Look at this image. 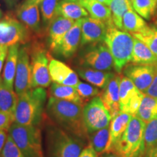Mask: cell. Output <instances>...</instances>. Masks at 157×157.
<instances>
[{
  "mask_svg": "<svg viewBox=\"0 0 157 157\" xmlns=\"http://www.w3.org/2000/svg\"><path fill=\"white\" fill-rule=\"evenodd\" d=\"M3 17V14H2V12L1 10H0V18H2V17Z\"/></svg>",
  "mask_w": 157,
  "mask_h": 157,
  "instance_id": "obj_50",
  "label": "cell"
},
{
  "mask_svg": "<svg viewBox=\"0 0 157 157\" xmlns=\"http://www.w3.org/2000/svg\"><path fill=\"white\" fill-rule=\"evenodd\" d=\"M51 80L54 83L75 87L79 82L78 74L64 63L51 59L49 63Z\"/></svg>",
  "mask_w": 157,
  "mask_h": 157,
  "instance_id": "obj_16",
  "label": "cell"
},
{
  "mask_svg": "<svg viewBox=\"0 0 157 157\" xmlns=\"http://www.w3.org/2000/svg\"><path fill=\"white\" fill-rule=\"evenodd\" d=\"M8 49H9V48H7V47L5 46L3 49L2 52L1 56H0V76H1L2 70L4 63H5L6 58H7V52H8Z\"/></svg>",
  "mask_w": 157,
  "mask_h": 157,
  "instance_id": "obj_42",
  "label": "cell"
},
{
  "mask_svg": "<svg viewBox=\"0 0 157 157\" xmlns=\"http://www.w3.org/2000/svg\"><path fill=\"white\" fill-rule=\"evenodd\" d=\"M15 122V116L13 113L0 111V130L8 132L10 127Z\"/></svg>",
  "mask_w": 157,
  "mask_h": 157,
  "instance_id": "obj_38",
  "label": "cell"
},
{
  "mask_svg": "<svg viewBox=\"0 0 157 157\" xmlns=\"http://www.w3.org/2000/svg\"><path fill=\"white\" fill-rule=\"evenodd\" d=\"M7 132H8L6 130H0V153L2 151L7 141V137H8Z\"/></svg>",
  "mask_w": 157,
  "mask_h": 157,
  "instance_id": "obj_41",
  "label": "cell"
},
{
  "mask_svg": "<svg viewBox=\"0 0 157 157\" xmlns=\"http://www.w3.org/2000/svg\"><path fill=\"white\" fill-rule=\"evenodd\" d=\"M81 5L90 13L91 17L103 21L108 26L113 24L111 9L105 4L98 0H83Z\"/></svg>",
  "mask_w": 157,
  "mask_h": 157,
  "instance_id": "obj_23",
  "label": "cell"
},
{
  "mask_svg": "<svg viewBox=\"0 0 157 157\" xmlns=\"http://www.w3.org/2000/svg\"><path fill=\"white\" fill-rule=\"evenodd\" d=\"M157 5L156 0H133L134 10L143 18L150 20L154 15Z\"/></svg>",
  "mask_w": 157,
  "mask_h": 157,
  "instance_id": "obj_35",
  "label": "cell"
},
{
  "mask_svg": "<svg viewBox=\"0 0 157 157\" xmlns=\"http://www.w3.org/2000/svg\"><path fill=\"white\" fill-rule=\"evenodd\" d=\"M46 157H78L84 148L82 139L60 127H48L45 136Z\"/></svg>",
  "mask_w": 157,
  "mask_h": 157,
  "instance_id": "obj_3",
  "label": "cell"
},
{
  "mask_svg": "<svg viewBox=\"0 0 157 157\" xmlns=\"http://www.w3.org/2000/svg\"><path fill=\"white\" fill-rule=\"evenodd\" d=\"M31 68L32 88H46L50 85L51 77L49 71L48 52L41 44H36L29 48Z\"/></svg>",
  "mask_w": 157,
  "mask_h": 157,
  "instance_id": "obj_8",
  "label": "cell"
},
{
  "mask_svg": "<svg viewBox=\"0 0 157 157\" xmlns=\"http://www.w3.org/2000/svg\"><path fill=\"white\" fill-rule=\"evenodd\" d=\"M42 0H25L24 2L27 4H35V5H39Z\"/></svg>",
  "mask_w": 157,
  "mask_h": 157,
  "instance_id": "obj_43",
  "label": "cell"
},
{
  "mask_svg": "<svg viewBox=\"0 0 157 157\" xmlns=\"http://www.w3.org/2000/svg\"><path fill=\"white\" fill-rule=\"evenodd\" d=\"M112 15L113 24L117 29L122 30V20L124 15L132 7L126 0H112L109 5Z\"/></svg>",
  "mask_w": 157,
  "mask_h": 157,
  "instance_id": "obj_33",
  "label": "cell"
},
{
  "mask_svg": "<svg viewBox=\"0 0 157 157\" xmlns=\"http://www.w3.org/2000/svg\"><path fill=\"white\" fill-rule=\"evenodd\" d=\"M84 105L50 96L46 105L49 117L60 128L84 140L86 135L83 121Z\"/></svg>",
  "mask_w": 157,
  "mask_h": 157,
  "instance_id": "obj_1",
  "label": "cell"
},
{
  "mask_svg": "<svg viewBox=\"0 0 157 157\" xmlns=\"http://www.w3.org/2000/svg\"><path fill=\"white\" fill-rule=\"evenodd\" d=\"M146 125V123L138 117H133L113 152L121 157H143Z\"/></svg>",
  "mask_w": 157,
  "mask_h": 157,
  "instance_id": "obj_6",
  "label": "cell"
},
{
  "mask_svg": "<svg viewBox=\"0 0 157 157\" xmlns=\"http://www.w3.org/2000/svg\"><path fill=\"white\" fill-rule=\"evenodd\" d=\"M133 117L127 113L120 112L112 119L110 123V137L105 153L113 152L121 136L128 127Z\"/></svg>",
  "mask_w": 157,
  "mask_h": 157,
  "instance_id": "obj_18",
  "label": "cell"
},
{
  "mask_svg": "<svg viewBox=\"0 0 157 157\" xmlns=\"http://www.w3.org/2000/svg\"><path fill=\"white\" fill-rule=\"evenodd\" d=\"M84 67L99 71H111L113 68V60L109 49L105 43L93 44L86 50L82 58Z\"/></svg>",
  "mask_w": 157,
  "mask_h": 157,
  "instance_id": "obj_11",
  "label": "cell"
},
{
  "mask_svg": "<svg viewBox=\"0 0 157 157\" xmlns=\"http://www.w3.org/2000/svg\"><path fill=\"white\" fill-rule=\"evenodd\" d=\"M132 35L133 37L144 43L157 57V27L146 25L140 31Z\"/></svg>",
  "mask_w": 157,
  "mask_h": 157,
  "instance_id": "obj_30",
  "label": "cell"
},
{
  "mask_svg": "<svg viewBox=\"0 0 157 157\" xmlns=\"http://www.w3.org/2000/svg\"><path fill=\"white\" fill-rule=\"evenodd\" d=\"M74 88L84 103L87 101H90V99L100 95L101 94L100 90L95 86L80 81Z\"/></svg>",
  "mask_w": 157,
  "mask_h": 157,
  "instance_id": "obj_36",
  "label": "cell"
},
{
  "mask_svg": "<svg viewBox=\"0 0 157 157\" xmlns=\"http://www.w3.org/2000/svg\"><path fill=\"white\" fill-rule=\"evenodd\" d=\"M146 157H157V151L154 153H152V154L147 155Z\"/></svg>",
  "mask_w": 157,
  "mask_h": 157,
  "instance_id": "obj_47",
  "label": "cell"
},
{
  "mask_svg": "<svg viewBox=\"0 0 157 157\" xmlns=\"http://www.w3.org/2000/svg\"><path fill=\"white\" fill-rule=\"evenodd\" d=\"M78 21L81 25L82 45L98 44L105 40L108 29L106 23L88 17L79 19Z\"/></svg>",
  "mask_w": 157,
  "mask_h": 157,
  "instance_id": "obj_14",
  "label": "cell"
},
{
  "mask_svg": "<svg viewBox=\"0 0 157 157\" xmlns=\"http://www.w3.org/2000/svg\"><path fill=\"white\" fill-rule=\"evenodd\" d=\"M20 46V44H16L9 48L2 76L1 77L5 86L11 90H14L15 76L16 73Z\"/></svg>",
  "mask_w": 157,
  "mask_h": 157,
  "instance_id": "obj_22",
  "label": "cell"
},
{
  "mask_svg": "<svg viewBox=\"0 0 157 157\" xmlns=\"http://www.w3.org/2000/svg\"><path fill=\"white\" fill-rule=\"evenodd\" d=\"M18 95L14 90L10 89L3 83L0 78V111L15 113Z\"/></svg>",
  "mask_w": 157,
  "mask_h": 157,
  "instance_id": "obj_26",
  "label": "cell"
},
{
  "mask_svg": "<svg viewBox=\"0 0 157 157\" xmlns=\"http://www.w3.org/2000/svg\"><path fill=\"white\" fill-rule=\"evenodd\" d=\"M47 92L44 88H32L18 96L15 111V122L21 125L37 126L42 120Z\"/></svg>",
  "mask_w": 157,
  "mask_h": 157,
  "instance_id": "obj_2",
  "label": "cell"
},
{
  "mask_svg": "<svg viewBox=\"0 0 157 157\" xmlns=\"http://www.w3.org/2000/svg\"><path fill=\"white\" fill-rule=\"evenodd\" d=\"M50 93L51 96L58 99L73 102L82 105L85 103L78 95L75 88L73 87L53 83L50 87Z\"/></svg>",
  "mask_w": 157,
  "mask_h": 157,
  "instance_id": "obj_27",
  "label": "cell"
},
{
  "mask_svg": "<svg viewBox=\"0 0 157 157\" xmlns=\"http://www.w3.org/2000/svg\"><path fill=\"white\" fill-rule=\"evenodd\" d=\"M98 1H99L101 3L105 4V5H110V4L112 2V0H98Z\"/></svg>",
  "mask_w": 157,
  "mask_h": 157,
  "instance_id": "obj_46",
  "label": "cell"
},
{
  "mask_svg": "<svg viewBox=\"0 0 157 157\" xmlns=\"http://www.w3.org/2000/svg\"><path fill=\"white\" fill-rule=\"evenodd\" d=\"M147 23L134 10L132 7H129L125 14L124 15L122 20V30L130 34L139 32L146 26Z\"/></svg>",
  "mask_w": 157,
  "mask_h": 157,
  "instance_id": "obj_28",
  "label": "cell"
},
{
  "mask_svg": "<svg viewBox=\"0 0 157 157\" xmlns=\"http://www.w3.org/2000/svg\"><path fill=\"white\" fill-rule=\"evenodd\" d=\"M155 24H156V25L157 26V21H156V22H155Z\"/></svg>",
  "mask_w": 157,
  "mask_h": 157,
  "instance_id": "obj_51",
  "label": "cell"
},
{
  "mask_svg": "<svg viewBox=\"0 0 157 157\" xmlns=\"http://www.w3.org/2000/svg\"><path fill=\"white\" fill-rule=\"evenodd\" d=\"M64 1H68V2H77L81 4V2L83 0H64Z\"/></svg>",
  "mask_w": 157,
  "mask_h": 157,
  "instance_id": "obj_48",
  "label": "cell"
},
{
  "mask_svg": "<svg viewBox=\"0 0 157 157\" xmlns=\"http://www.w3.org/2000/svg\"><path fill=\"white\" fill-rule=\"evenodd\" d=\"M110 137V127L100 129L90 134V146L98 154L105 153Z\"/></svg>",
  "mask_w": 157,
  "mask_h": 157,
  "instance_id": "obj_31",
  "label": "cell"
},
{
  "mask_svg": "<svg viewBox=\"0 0 157 157\" xmlns=\"http://www.w3.org/2000/svg\"><path fill=\"white\" fill-rule=\"evenodd\" d=\"M81 25L78 20L65 35L56 53L60 55L65 58H71L78 50L81 42Z\"/></svg>",
  "mask_w": 157,
  "mask_h": 157,
  "instance_id": "obj_19",
  "label": "cell"
},
{
  "mask_svg": "<svg viewBox=\"0 0 157 157\" xmlns=\"http://www.w3.org/2000/svg\"><path fill=\"white\" fill-rule=\"evenodd\" d=\"M112 117L99 95L92 98L83 107V121L87 134L109 127Z\"/></svg>",
  "mask_w": 157,
  "mask_h": 157,
  "instance_id": "obj_9",
  "label": "cell"
},
{
  "mask_svg": "<svg viewBox=\"0 0 157 157\" xmlns=\"http://www.w3.org/2000/svg\"><path fill=\"white\" fill-rule=\"evenodd\" d=\"M103 157H121L120 156L117 154H112V153H107V154H105V156H103Z\"/></svg>",
  "mask_w": 157,
  "mask_h": 157,
  "instance_id": "obj_45",
  "label": "cell"
},
{
  "mask_svg": "<svg viewBox=\"0 0 157 157\" xmlns=\"http://www.w3.org/2000/svg\"><path fill=\"white\" fill-rule=\"evenodd\" d=\"M8 133L25 157H44L42 132L37 126L14 122Z\"/></svg>",
  "mask_w": 157,
  "mask_h": 157,
  "instance_id": "obj_5",
  "label": "cell"
},
{
  "mask_svg": "<svg viewBox=\"0 0 157 157\" xmlns=\"http://www.w3.org/2000/svg\"><path fill=\"white\" fill-rule=\"evenodd\" d=\"M5 46H2V45H0V56H1L2 52L3 49H4V48H5Z\"/></svg>",
  "mask_w": 157,
  "mask_h": 157,
  "instance_id": "obj_49",
  "label": "cell"
},
{
  "mask_svg": "<svg viewBox=\"0 0 157 157\" xmlns=\"http://www.w3.org/2000/svg\"><path fill=\"white\" fill-rule=\"evenodd\" d=\"M31 31L10 14L0 18V45L7 48L25 44L31 40Z\"/></svg>",
  "mask_w": 157,
  "mask_h": 157,
  "instance_id": "obj_7",
  "label": "cell"
},
{
  "mask_svg": "<svg viewBox=\"0 0 157 157\" xmlns=\"http://www.w3.org/2000/svg\"><path fill=\"white\" fill-rule=\"evenodd\" d=\"M146 156L157 151V119L146 123L144 132Z\"/></svg>",
  "mask_w": 157,
  "mask_h": 157,
  "instance_id": "obj_32",
  "label": "cell"
},
{
  "mask_svg": "<svg viewBox=\"0 0 157 157\" xmlns=\"http://www.w3.org/2000/svg\"><path fill=\"white\" fill-rule=\"evenodd\" d=\"M58 15H61L73 21H78L88 17L89 14L81 4L62 0L58 4Z\"/></svg>",
  "mask_w": 157,
  "mask_h": 157,
  "instance_id": "obj_25",
  "label": "cell"
},
{
  "mask_svg": "<svg viewBox=\"0 0 157 157\" xmlns=\"http://www.w3.org/2000/svg\"><path fill=\"white\" fill-rule=\"evenodd\" d=\"M76 73L84 80L96 87L104 89L116 75L112 72L95 70L87 67L77 68Z\"/></svg>",
  "mask_w": 157,
  "mask_h": 157,
  "instance_id": "obj_21",
  "label": "cell"
},
{
  "mask_svg": "<svg viewBox=\"0 0 157 157\" xmlns=\"http://www.w3.org/2000/svg\"><path fill=\"white\" fill-rule=\"evenodd\" d=\"M0 157H25V156L8 134L5 146L0 153Z\"/></svg>",
  "mask_w": 157,
  "mask_h": 157,
  "instance_id": "obj_37",
  "label": "cell"
},
{
  "mask_svg": "<svg viewBox=\"0 0 157 157\" xmlns=\"http://www.w3.org/2000/svg\"><path fill=\"white\" fill-rule=\"evenodd\" d=\"M144 94L146 95L151 96V97L157 98V74L152 84H151L150 87Z\"/></svg>",
  "mask_w": 157,
  "mask_h": 157,
  "instance_id": "obj_39",
  "label": "cell"
},
{
  "mask_svg": "<svg viewBox=\"0 0 157 157\" xmlns=\"http://www.w3.org/2000/svg\"><path fill=\"white\" fill-rule=\"evenodd\" d=\"M144 95L145 94L137 89L129 78L121 77L119 84L120 112L136 117Z\"/></svg>",
  "mask_w": 157,
  "mask_h": 157,
  "instance_id": "obj_10",
  "label": "cell"
},
{
  "mask_svg": "<svg viewBox=\"0 0 157 157\" xmlns=\"http://www.w3.org/2000/svg\"><path fill=\"white\" fill-rule=\"evenodd\" d=\"M14 87L15 92L18 96L32 89L30 51L29 47L26 45L19 50Z\"/></svg>",
  "mask_w": 157,
  "mask_h": 157,
  "instance_id": "obj_12",
  "label": "cell"
},
{
  "mask_svg": "<svg viewBox=\"0 0 157 157\" xmlns=\"http://www.w3.org/2000/svg\"><path fill=\"white\" fill-rule=\"evenodd\" d=\"M76 21L58 15L48 25V42L49 48L53 52H56L66 33L75 24Z\"/></svg>",
  "mask_w": 157,
  "mask_h": 157,
  "instance_id": "obj_15",
  "label": "cell"
},
{
  "mask_svg": "<svg viewBox=\"0 0 157 157\" xmlns=\"http://www.w3.org/2000/svg\"><path fill=\"white\" fill-rule=\"evenodd\" d=\"M17 1V0H5L6 4H7L8 6H10V7H13V6H14Z\"/></svg>",
  "mask_w": 157,
  "mask_h": 157,
  "instance_id": "obj_44",
  "label": "cell"
},
{
  "mask_svg": "<svg viewBox=\"0 0 157 157\" xmlns=\"http://www.w3.org/2000/svg\"><path fill=\"white\" fill-rule=\"evenodd\" d=\"M131 61L134 64L157 65V57L144 43L134 37V47Z\"/></svg>",
  "mask_w": 157,
  "mask_h": 157,
  "instance_id": "obj_24",
  "label": "cell"
},
{
  "mask_svg": "<svg viewBox=\"0 0 157 157\" xmlns=\"http://www.w3.org/2000/svg\"><path fill=\"white\" fill-rule=\"evenodd\" d=\"M78 157H98V156L93 147L89 145L82 150Z\"/></svg>",
  "mask_w": 157,
  "mask_h": 157,
  "instance_id": "obj_40",
  "label": "cell"
},
{
  "mask_svg": "<svg viewBox=\"0 0 157 157\" xmlns=\"http://www.w3.org/2000/svg\"><path fill=\"white\" fill-rule=\"evenodd\" d=\"M121 78V76H120L115 75L99 95L112 119L120 113L119 84Z\"/></svg>",
  "mask_w": 157,
  "mask_h": 157,
  "instance_id": "obj_17",
  "label": "cell"
},
{
  "mask_svg": "<svg viewBox=\"0 0 157 157\" xmlns=\"http://www.w3.org/2000/svg\"><path fill=\"white\" fill-rule=\"evenodd\" d=\"M104 42L112 56L113 68L120 73L132 60L134 37L128 32L119 30L113 24L108 26Z\"/></svg>",
  "mask_w": 157,
  "mask_h": 157,
  "instance_id": "obj_4",
  "label": "cell"
},
{
  "mask_svg": "<svg viewBox=\"0 0 157 157\" xmlns=\"http://www.w3.org/2000/svg\"><path fill=\"white\" fill-rule=\"evenodd\" d=\"M16 15L23 24L32 32H40V15L38 5L23 2L17 8Z\"/></svg>",
  "mask_w": 157,
  "mask_h": 157,
  "instance_id": "obj_20",
  "label": "cell"
},
{
  "mask_svg": "<svg viewBox=\"0 0 157 157\" xmlns=\"http://www.w3.org/2000/svg\"><path fill=\"white\" fill-rule=\"evenodd\" d=\"M60 0H42L39 4L43 23L46 25L58 16V7Z\"/></svg>",
  "mask_w": 157,
  "mask_h": 157,
  "instance_id": "obj_34",
  "label": "cell"
},
{
  "mask_svg": "<svg viewBox=\"0 0 157 157\" xmlns=\"http://www.w3.org/2000/svg\"><path fill=\"white\" fill-rule=\"evenodd\" d=\"M124 73L137 89L145 93L156 75L157 65H129L124 68Z\"/></svg>",
  "mask_w": 157,
  "mask_h": 157,
  "instance_id": "obj_13",
  "label": "cell"
},
{
  "mask_svg": "<svg viewBox=\"0 0 157 157\" xmlns=\"http://www.w3.org/2000/svg\"><path fill=\"white\" fill-rule=\"evenodd\" d=\"M136 117L145 123L157 119V98L145 95Z\"/></svg>",
  "mask_w": 157,
  "mask_h": 157,
  "instance_id": "obj_29",
  "label": "cell"
},
{
  "mask_svg": "<svg viewBox=\"0 0 157 157\" xmlns=\"http://www.w3.org/2000/svg\"><path fill=\"white\" fill-rule=\"evenodd\" d=\"M156 1H157V0H156Z\"/></svg>",
  "mask_w": 157,
  "mask_h": 157,
  "instance_id": "obj_52",
  "label": "cell"
}]
</instances>
